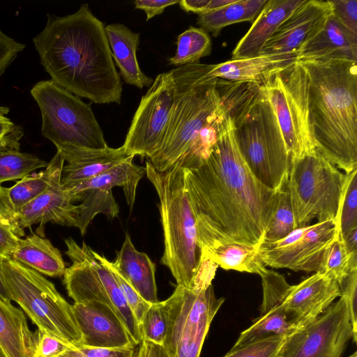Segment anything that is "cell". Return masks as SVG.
I'll return each instance as SVG.
<instances>
[{
    "label": "cell",
    "instance_id": "obj_1",
    "mask_svg": "<svg viewBox=\"0 0 357 357\" xmlns=\"http://www.w3.org/2000/svg\"><path fill=\"white\" fill-rule=\"evenodd\" d=\"M183 169L201 251L218 243H262L280 191L266 187L252 173L228 116L207 159Z\"/></svg>",
    "mask_w": 357,
    "mask_h": 357
},
{
    "label": "cell",
    "instance_id": "obj_2",
    "mask_svg": "<svg viewBox=\"0 0 357 357\" xmlns=\"http://www.w3.org/2000/svg\"><path fill=\"white\" fill-rule=\"evenodd\" d=\"M47 16L33 43L51 79L94 103L121 104L122 82L103 22L88 4L70 15Z\"/></svg>",
    "mask_w": 357,
    "mask_h": 357
},
{
    "label": "cell",
    "instance_id": "obj_3",
    "mask_svg": "<svg viewBox=\"0 0 357 357\" xmlns=\"http://www.w3.org/2000/svg\"><path fill=\"white\" fill-rule=\"evenodd\" d=\"M298 63L308 75L309 119L316 150L345 173L357 169L356 62Z\"/></svg>",
    "mask_w": 357,
    "mask_h": 357
},
{
    "label": "cell",
    "instance_id": "obj_4",
    "mask_svg": "<svg viewBox=\"0 0 357 357\" xmlns=\"http://www.w3.org/2000/svg\"><path fill=\"white\" fill-rule=\"evenodd\" d=\"M220 103L234 125L238 148L254 176L264 185L282 190L291 160L274 112L261 86L224 81L218 88Z\"/></svg>",
    "mask_w": 357,
    "mask_h": 357
},
{
    "label": "cell",
    "instance_id": "obj_5",
    "mask_svg": "<svg viewBox=\"0 0 357 357\" xmlns=\"http://www.w3.org/2000/svg\"><path fill=\"white\" fill-rule=\"evenodd\" d=\"M145 169L159 198L165 245L160 262L169 269L178 285L194 289L202 251L184 169L179 161L162 172L146 161Z\"/></svg>",
    "mask_w": 357,
    "mask_h": 357
},
{
    "label": "cell",
    "instance_id": "obj_6",
    "mask_svg": "<svg viewBox=\"0 0 357 357\" xmlns=\"http://www.w3.org/2000/svg\"><path fill=\"white\" fill-rule=\"evenodd\" d=\"M213 67L196 63L171 70L174 102L160 146L149 160L155 170L165 171L183 158L219 108L216 78L207 77Z\"/></svg>",
    "mask_w": 357,
    "mask_h": 357
},
{
    "label": "cell",
    "instance_id": "obj_7",
    "mask_svg": "<svg viewBox=\"0 0 357 357\" xmlns=\"http://www.w3.org/2000/svg\"><path fill=\"white\" fill-rule=\"evenodd\" d=\"M0 265L11 301L21 307L38 329L72 347L82 346V336L72 305L52 282L9 256L0 255Z\"/></svg>",
    "mask_w": 357,
    "mask_h": 357
},
{
    "label": "cell",
    "instance_id": "obj_8",
    "mask_svg": "<svg viewBox=\"0 0 357 357\" xmlns=\"http://www.w3.org/2000/svg\"><path fill=\"white\" fill-rule=\"evenodd\" d=\"M30 92L41 113L43 136L62 155L108 147L90 104L52 79L38 82Z\"/></svg>",
    "mask_w": 357,
    "mask_h": 357
},
{
    "label": "cell",
    "instance_id": "obj_9",
    "mask_svg": "<svg viewBox=\"0 0 357 357\" xmlns=\"http://www.w3.org/2000/svg\"><path fill=\"white\" fill-rule=\"evenodd\" d=\"M344 176L317 151L291 162L285 188L296 227L335 220Z\"/></svg>",
    "mask_w": 357,
    "mask_h": 357
},
{
    "label": "cell",
    "instance_id": "obj_10",
    "mask_svg": "<svg viewBox=\"0 0 357 357\" xmlns=\"http://www.w3.org/2000/svg\"><path fill=\"white\" fill-rule=\"evenodd\" d=\"M72 265L66 268L63 284L75 303H99L111 308L123 322L135 346L142 342L139 327L109 268L84 242L64 240Z\"/></svg>",
    "mask_w": 357,
    "mask_h": 357
},
{
    "label": "cell",
    "instance_id": "obj_11",
    "mask_svg": "<svg viewBox=\"0 0 357 357\" xmlns=\"http://www.w3.org/2000/svg\"><path fill=\"white\" fill-rule=\"evenodd\" d=\"M260 86L274 112L291 162L316 151L309 119V79L303 66L296 62Z\"/></svg>",
    "mask_w": 357,
    "mask_h": 357
},
{
    "label": "cell",
    "instance_id": "obj_12",
    "mask_svg": "<svg viewBox=\"0 0 357 357\" xmlns=\"http://www.w3.org/2000/svg\"><path fill=\"white\" fill-rule=\"evenodd\" d=\"M212 284L190 289L176 286L165 301L167 325L162 348L167 357H199L211 324L223 304Z\"/></svg>",
    "mask_w": 357,
    "mask_h": 357
},
{
    "label": "cell",
    "instance_id": "obj_13",
    "mask_svg": "<svg viewBox=\"0 0 357 357\" xmlns=\"http://www.w3.org/2000/svg\"><path fill=\"white\" fill-rule=\"evenodd\" d=\"M175 98V83L170 71L156 76L141 98L123 144L128 155L151 158L163 138Z\"/></svg>",
    "mask_w": 357,
    "mask_h": 357
},
{
    "label": "cell",
    "instance_id": "obj_14",
    "mask_svg": "<svg viewBox=\"0 0 357 357\" xmlns=\"http://www.w3.org/2000/svg\"><path fill=\"white\" fill-rule=\"evenodd\" d=\"M354 333L345 299L340 298L310 324L286 337L280 357H341Z\"/></svg>",
    "mask_w": 357,
    "mask_h": 357
},
{
    "label": "cell",
    "instance_id": "obj_15",
    "mask_svg": "<svg viewBox=\"0 0 357 357\" xmlns=\"http://www.w3.org/2000/svg\"><path fill=\"white\" fill-rule=\"evenodd\" d=\"M335 232L333 220L297 227L280 240L262 243L258 255L265 266L316 273L323 253Z\"/></svg>",
    "mask_w": 357,
    "mask_h": 357
},
{
    "label": "cell",
    "instance_id": "obj_16",
    "mask_svg": "<svg viewBox=\"0 0 357 357\" xmlns=\"http://www.w3.org/2000/svg\"><path fill=\"white\" fill-rule=\"evenodd\" d=\"M331 15L329 1L305 0L279 25L259 55L298 53L325 26Z\"/></svg>",
    "mask_w": 357,
    "mask_h": 357
},
{
    "label": "cell",
    "instance_id": "obj_17",
    "mask_svg": "<svg viewBox=\"0 0 357 357\" xmlns=\"http://www.w3.org/2000/svg\"><path fill=\"white\" fill-rule=\"evenodd\" d=\"M64 163L56 168L49 188L15 213V227L21 236L24 235L25 228L37 224L40 236V232L43 236L44 225L47 222L78 228V205L73 204L61 183Z\"/></svg>",
    "mask_w": 357,
    "mask_h": 357
},
{
    "label": "cell",
    "instance_id": "obj_18",
    "mask_svg": "<svg viewBox=\"0 0 357 357\" xmlns=\"http://www.w3.org/2000/svg\"><path fill=\"white\" fill-rule=\"evenodd\" d=\"M72 307L82 336V346L102 349L136 347L123 322L107 305L74 303Z\"/></svg>",
    "mask_w": 357,
    "mask_h": 357
},
{
    "label": "cell",
    "instance_id": "obj_19",
    "mask_svg": "<svg viewBox=\"0 0 357 357\" xmlns=\"http://www.w3.org/2000/svg\"><path fill=\"white\" fill-rule=\"evenodd\" d=\"M340 296L338 283L316 272L300 283L289 286L282 307L294 317L298 330L315 321Z\"/></svg>",
    "mask_w": 357,
    "mask_h": 357
},
{
    "label": "cell",
    "instance_id": "obj_20",
    "mask_svg": "<svg viewBox=\"0 0 357 357\" xmlns=\"http://www.w3.org/2000/svg\"><path fill=\"white\" fill-rule=\"evenodd\" d=\"M336 59L357 62V35L331 15L325 26L298 50L297 62Z\"/></svg>",
    "mask_w": 357,
    "mask_h": 357
},
{
    "label": "cell",
    "instance_id": "obj_21",
    "mask_svg": "<svg viewBox=\"0 0 357 357\" xmlns=\"http://www.w3.org/2000/svg\"><path fill=\"white\" fill-rule=\"evenodd\" d=\"M305 0H268L248 31L239 40L231 60L258 56L279 25Z\"/></svg>",
    "mask_w": 357,
    "mask_h": 357
},
{
    "label": "cell",
    "instance_id": "obj_22",
    "mask_svg": "<svg viewBox=\"0 0 357 357\" xmlns=\"http://www.w3.org/2000/svg\"><path fill=\"white\" fill-rule=\"evenodd\" d=\"M298 53L258 55L213 64L207 73L211 78L252 82L261 85L275 73L297 61Z\"/></svg>",
    "mask_w": 357,
    "mask_h": 357
},
{
    "label": "cell",
    "instance_id": "obj_23",
    "mask_svg": "<svg viewBox=\"0 0 357 357\" xmlns=\"http://www.w3.org/2000/svg\"><path fill=\"white\" fill-rule=\"evenodd\" d=\"M61 183L63 190L87 181L126 160L128 155L122 146L100 150H81L63 155Z\"/></svg>",
    "mask_w": 357,
    "mask_h": 357
},
{
    "label": "cell",
    "instance_id": "obj_24",
    "mask_svg": "<svg viewBox=\"0 0 357 357\" xmlns=\"http://www.w3.org/2000/svg\"><path fill=\"white\" fill-rule=\"evenodd\" d=\"M115 268L122 277L147 302L157 303V286L155 282V266L149 257L136 250L130 236L126 234L120 250L116 251Z\"/></svg>",
    "mask_w": 357,
    "mask_h": 357
},
{
    "label": "cell",
    "instance_id": "obj_25",
    "mask_svg": "<svg viewBox=\"0 0 357 357\" xmlns=\"http://www.w3.org/2000/svg\"><path fill=\"white\" fill-rule=\"evenodd\" d=\"M112 58L120 70L123 80L138 89L151 86L153 79L141 70L137 57L139 33L122 24H111L105 27Z\"/></svg>",
    "mask_w": 357,
    "mask_h": 357
},
{
    "label": "cell",
    "instance_id": "obj_26",
    "mask_svg": "<svg viewBox=\"0 0 357 357\" xmlns=\"http://www.w3.org/2000/svg\"><path fill=\"white\" fill-rule=\"evenodd\" d=\"M35 342L24 312L0 298V349L5 357H33Z\"/></svg>",
    "mask_w": 357,
    "mask_h": 357
},
{
    "label": "cell",
    "instance_id": "obj_27",
    "mask_svg": "<svg viewBox=\"0 0 357 357\" xmlns=\"http://www.w3.org/2000/svg\"><path fill=\"white\" fill-rule=\"evenodd\" d=\"M10 257L50 277L63 276L66 268L60 251L49 239L36 234L20 238Z\"/></svg>",
    "mask_w": 357,
    "mask_h": 357
},
{
    "label": "cell",
    "instance_id": "obj_28",
    "mask_svg": "<svg viewBox=\"0 0 357 357\" xmlns=\"http://www.w3.org/2000/svg\"><path fill=\"white\" fill-rule=\"evenodd\" d=\"M259 246L239 243H218L202 250V257L225 270L259 275L266 267L258 255Z\"/></svg>",
    "mask_w": 357,
    "mask_h": 357
},
{
    "label": "cell",
    "instance_id": "obj_29",
    "mask_svg": "<svg viewBox=\"0 0 357 357\" xmlns=\"http://www.w3.org/2000/svg\"><path fill=\"white\" fill-rule=\"evenodd\" d=\"M268 0H234L220 8L198 15L197 24L216 37L223 28L243 22H254Z\"/></svg>",
    "mask_w": 357,
    "mask_h": 357
},
{
    "label": "cell",
    "instance_id": "obj_30",
    "mask_svg": "<svg viewBox=\"0 0 357 357\" xmlns=\"http://www.w3.org/2000/svg\"><path fill=\"white\" fill-rule=\"evenodd\" d=\"M296 331L294 317L282 305L260 314L252 324L242 331L231 349L271 336H288Z\"/></svg>",
    "mask_w": 357,
    "mask_h": 357
},
{
    "label": "cell",
    "instance_id": "obj_31",
    "mask_svg": "<svg viewBox=\"0 0 357 357\" xmlns=\"http://www.w3.org/2000/svg\"><path fill=\"white\" fill-rule=\"evenodd\" d=\"M64 162L62 154L56 151L44 171L27 175L13 186L7 188L15 213L49 188L56 168Z\"/></svg>",
    "mask_w": 357,
    "mask_h": 357
},
{
    "label": "cell",
    "instance_id": "obj_32",
    "mask_svg": "<svg viewBox=\"0 0 357 357\" xmlns=\"http://www.w3.org/2000/svg\"><path fill=\"white\" fill-rule=\"evenodd\" d=\"M357 268V253H349L341 233L336 229L333 238L325 249L317 272L332 278L340 284Z\"/></svg>",
    "mask_w": 357,
    "mask_h": 357
},
{
    "label": "cell",
    "instance_id": "obj_33",
    "mask_svg": "<svg viewBox=\"0 0 357 357\" xmlns=\"http://www.w3.org/2000/svg\"><path fill=\"white\" fill-rule=\"evenodd\" d=\"M212 50L209 35L201 28L189 27L178 36L175 54L169 63L175 66L199 63L201 58L208 56Z\"/></svg>",
    "mask_w": 357,
    "mask_h": 357
},
{
    "label": "cell",
    "instance_id": "obj_34",
    "mask_svg": "<svg viewBox=\"0 0 357 357\" xmlns=\"http://www.w3.org/2000/svg\"><path fill=\"white\" fill-rule=\"evenodd\" d=\"M48 162L37 155L14 148H0V185L6 181L22 179Z\"/></svg>",
    "mask_w": 357,
    "mask_h": 357
},
{
    "label": "cell",
    "instance_id": "obj_35",
    "mask_svg": "<svg viewBox=\"0 0 357 357\" xmlns=\"http://www.w3.org/2000/svg\"><path fill=\"white\" fill-rule=\"evenodd\" d=\"M335 223L342 236L357 227V169L345 173Z\"/></svg>",
    "mask_w": 357,
    "mask_h": 357
},
{
    "label": "cell",
    "instance_id": "obj_36",
    "mask_svg": "<svg viewBox=\"0 0 357 357\" xmlns=\"http://www.w3.org/2000/svg\"><path fill=\"white\" fill-rule=\"evenodd\" d=\"M296 227L289 193L284 188L279 192L278 204L267 227L262 243L280 240Z\"/></svg>",
    "mask_w": 357,
    "mask_h": 357
},
{
    "label": "cell",
    "instance_id": "obj_37",
    "mask_svg": "<svg viewBox=\"0 0 357 357\" xmlns=\"http://www.w3.org/2000/svg\"><path fill=\"white\" fill-rule=\"evenodd\" d=\"M167 325V315L164 301L151 303L139 325L142 341L162 347Z\"/></svg>",
    "mask_w": 357,
    "mask_h": 357
},
{
    "label": "cell",
    "instance_id": "obj_38",
    "mask_svg": "<svg viewBox=\"0 0 357 357\" xmlns=\"http://www.w3.org/2000/svg\"><path fill=\"white\" fill-rule=\"evenodd\" d=\"M96 255L112 273L127 305L136 319L139 327L142 320L151 303L146 301L122 277L114 266L112 261H109L103 255H100L96 252Z\"/></svg>",
    "mask_w": 357,
    "mask_h": 357
},
{
    "label": "cell",
    "instance_id": "obj_39",
    "mask_svg": "<svg viewBox=\"0 0 357 357\" xmlns=\"http://www.w3.org/2000/svg\"><path fill=\"white\" fill-rule=\"evenodd\" d=\"M287 336H271L231 350L223 357H280Z\"/></svg>",
    "mask_w": 357,
    "mask_h": 357
},
{
    "label": "cell",
    "instance_id": "obj_40",
    "mask_svg": "<svg viewBox=\"0 0 357 357\" xmlns=\"http://www.w3.org/2000/svg\"><path fill=\"white\" fill-rule=\"evenodd\" d=\"M33 357H59L70 347L61 339L37 328Z\"/></svg>",
    "mask_w": 357,
    "mask_h": 357
},
{
    "label": "cell",
    "instance_id": "obj_41",
    "mask_svg": "<svg viewBox=\"0 0 357 357\" xmlns=\"http://www.w3.org/2000/svg\"><path fill=\"white\" fill-rule=\"evenodd\" d=\"M135 347L118 349L94 348L86 346L70 347L59 357H135Z\"/></svg>",
    "mask_w": 357,
    "mask_h": 357
},
{
    "label": "cell",
    "instance_id": "obj_42",
    "mask_svg": "<svg viewBox=\"0 0 357 357\" xmlns=\"http://www.w3.org/2000/svg\"><path fill=\"white\" fill-rule=\"evenodd\" d=\"M329 2L335 19L357 35V0H333Z\"/></svg>",
    "mask_w": 357,
    "mask_h": 357
},
{
    "label": "cell",
    "instance_id": "obj_43",
    "mask_svg": "<svg viewBox=\"0 0 357 357\" xmlns=\"http://www.w3.org/2000/svg\"><path fill=\"white\" fill-rule=\"evenodd\" d=\"M8 113V107L0 105V148L20 149V140L23 136V130L7 116Z\"/></svg>",
    "mask_w": 357,
    "mask_h": 357
},
{
    "label": "cell",
    "instance_id": "obj_44",
    "mask_svg": "<svg viewBox=\"0 0 357 357\" xmlns=\"http://www.w3.org/2000/svg\"><path fill=\"white\" fill-rule=\"evenodd\" d=\"M341 296L347 304L354 333L357 336V268L339 284Z\"/></svg>",
    "mask_w": 357,
    "mask_h": 357
},
{
    "label": "cell",
    "instance_id": "obj_45",
    "mask_svg": "<svg viewBox=\"0 0 357 357\" xmlns=\"http://www.w3.org/2000/svg\"><path fill=\"white\" fill-rule=\"evenodd\" d=\"M24 48V44L15 40L0 29V76Z\"/></svg>",
    "mask_w": 357,
    "mask_h": 357
},
{
    "label": "cell",
    "instance_id": "obj_46",
    "mask_svg": "<svg viewBox=\"0 0 357 357\" xmlns=\"http://www.w3.org/2000/svg\"><path fill=\"white\" fill-rule=\"evenodd\" d=\"M234 0H181L178 4L185 12L199 15L220 8Z\"/></svg>",
    "mask_w": 357,
    "mask_h": 357
},
{
    "label": "cell",
    "instance_id": "obj_47",
    "mask_svg": "<svg viewBox=\"0 0 357 357\" xmlns=\"http://www.w3.org/2000/svg\"><path fill=\"white\" fill-rule=\"evenodd\" d=\"M20 238L12 225L0 220V255L11 257Z\"/></svg>",
    "mask_w": 357,
    "mask_h": 357
},
{
    "label": "cell",
    "instance_id": "obj_48",
    "mask_svg": "<svg viewBox=\"0 0 357 357\" xmlns=\"http://www.w3.org/2000/svg\"><path fill=\"white\" fill-rule=\"evenodd\" d=\"M180 1L171 0H137L133 1L135 8L142 10L146 15V20L163 13L169 6L178 3Z\"/></svg>",
    "mask_w": 357,
    "mask_h": 357
},
{
    "label": "cell",
    "instance_id": "obj_49",
    "mask_svg": "<svg viewBox=\"0 0 357 357\" xmlns=\"http://www.w3.org/2000/svg\"><path fill=\"white\" fill-rule=\"evenodd\" d=\"M0 220L12 225L18 236L21 237L20 234L15 227V213L8 195L7 188L2 187L1 185H0Z\"/></svg>",
    "mask_w": 357,
    "mask_h": 357
},
{
    "label": "cell",
    "instance_id": "obj_50",
    "mask_svg": "<svg viewBox=\"0 0 357 357\" xmlns=\"http://www.w3.org/2000/svg\"><path fill=\"white\" fill-rule=\"evenodd\" d=\"M135 357H167L162 346L142 341L138 345Z\"/></svg>",
    "mask_w": 357,
    "mask_h": 357
},
{
    "label": "cell",
    "instance_id": "obj_51",
    "mask_svg": "<svg viewBox=\"0 0 357 357\" xmlns=\"http://www.w3.org/2000/svg\"><path fill=\"white\" fill-rule=\"evenodd\" d=\"M342 236L348 252L357 253V227L352 228Z\"/></svg>",
    "mask_w": 357,
    "mask_h": 357
},
{
    "label": "cell",
    "instance_id": "obj_52",
    "mask_svg": "<svg viewBox=\"0 0 357 357\" xmlns=\"http://www.w3.org/2000/svg\"><path fill=\"white\" fill-rule=\"evenodd\" d=\"M0 298L3 301H11L10 296L4 281L0 265Z\"/></svg>",
    "mask_w": 357,
    "mask_h": 357
},
{
    "label": "cell",
    "instance_id": "obj_53",
    "mask_svg": "<svg viewBox=\"0 0 357 357\" xmlns=\"http://www.w3.org/2000/svg\"><path fill=\"white\" fill-rule=\"evenodd\" d=\"M348 357H357L356 351H354L351 355L349 356Z\"/></svg>",
    "mask_w": 357,
    "mask_h": 357
},
{
    "label": "cell",
    "instance_id": "obj_54",
    "mask_svg": "<svg viewBox=\"0 0 357 357\" xmlns=\"http://www.w3.org/2000/svg\"><path fill=\"white\" fill-rule=\"evenodd\" d=\"M0 357H5L3 352L1 351V349H0Z\"/></svg>",
    "mask_w": 357,
    "mask_h": 357
}]
</instances>
